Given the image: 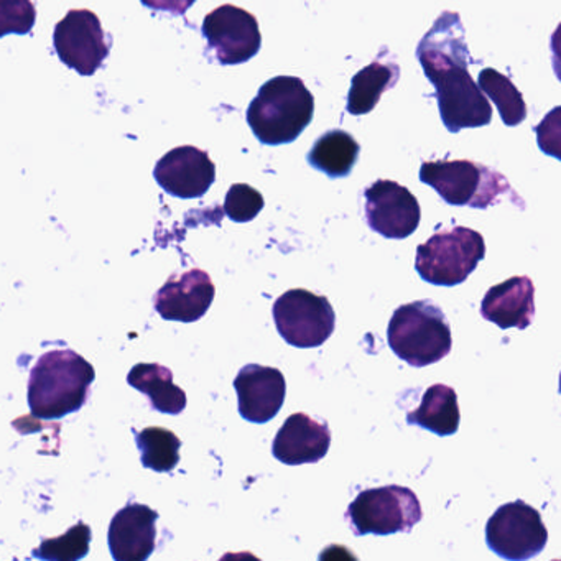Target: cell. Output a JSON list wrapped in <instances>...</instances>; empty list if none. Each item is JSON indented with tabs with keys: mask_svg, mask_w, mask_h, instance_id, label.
<instances>
[{
	"mask_svg": "<svg viewBox=\"0 0 561 561\" xmlns=\"http://www.w3.org/2000/svg\"><path fill=\"white\" fill-rule=\"evenodd\" d=\"M416 57L435 87L439 116L449 133L491 124V104L468 71L469 50L458 14L439 15L420 42Z\"/></svg>",
	"mask_w": 561,
	"mask_h": 561,
	"instance_id": "6da1fadb",
	"label": "cell"
},
{
	"mask_svg": "<svg viewBox=\"0 0 561 561\" xmlns=\"http://www.w3.org/2000/svg\"><path fill=\"white\" fill-rule=\"evenodd\" d=\"M94 367L71 350H57L38 357L28 377V405L32 415L60 420L87 403Z\"/></svg>",
	"mask_w": 561,
	"mask_h": 561,
	"instance_id": "7a4b0ae2",
	"label": "cell"
},
{
	"mask_svg": "<svg viewBox=\"0 0 561 561\" xmlns=\"http://www.w3.org/2000/svg\"><path fill=\"white\" fill-rule=\"evenodd\" d=\"M314 114V98L300 78L275 77L262 84L248 110V123L259 142L285 146L301 136Z\"/></svg>",
	"mask_w": 561,
	"mask_h": 561,
	"instance_id": "3957f363",
	"label": "cell"
},
{
	"mask_svg": "<svg viewBox=\"0 0 561 561\" xmlns=\"http://www.w3.org/2000/svg\"><path fill=\"white\" fill-rule=\"evenodd\" d=\"M390 350L412 367H425L448 356L451 328L442 308L432 301H412L397 308L387 328Z\"/></svg>",
	"mask_w": 561,
	"mask_h": 561,
	"instance_id": "277c9868",
	"label": "cell"
},
{
	"mask_svg": "<svg viewBox=\"0 0 561 561\" xmlns=\"http://www.w3.org/2000/svg\"><path fill=\"white\" fill-rule=\"evenodd\" d=\"M485 242L479 232L462 226L438 231L416 249L415 268L423 280L438 287L462 284L484 259Z\"/></svg>",
	"mask_w": 561,
	"mask_h": 561,
	"instance_id": "5b68a950",
	"label": "cell"
},
{
	"mask_svg": "<svg viewBox=\"0 0 561 561\" xmlns=\"http://www.w3.org/2000/svg\"><path fill=\"white\" fill-rule=\"evenodd\" d=\"M420 180L432 186L448 205L479 209L488 208L508 190L507 182L499 173L471 160L425 162L420 169Z\"/></svg>",
	"mask_w": 561,
	"mask_h": 561,
	"instance_id": "8992f818",
	"label": "cell"
},
{
	"mask_svg": "<svg viewBox=\"0 0 561 561\" xmlns=\"http://www.w3.org/2000/svg\"><path fill=\"white\" fill-rule=\"evenodd\" d=\"M422 515L412 489L383 485L360 492L347 507L346 517L356 535H393L412 530Z\"/></svg>",
	"mask_w": 561,
	"mask_h": 561,
	"instance_id": "52a82bcc",
	"label": "cell"
},
{
	"mask_svg": "<svg viewBox=\"0 0 561 561\" xmlns=\"http://www.w3.org/2000/svg\"><path fill=\"white\" fill-rule=\"evenodd\" d=\"M272 314L285 343L300 350L327 343L336 327V314L330 300L304 288L280 295Z\"/></svg>",
	"mask_w": 561,
	"mask_h": 561,
	"instance_id": "ba28073f",
	"label": "cell"
},
{
	"mask_svg": "<svg viewBox=\"0 0 561 561\" xmlns=\"http://www.w3.org/2000/svg\"><path fill=\"white\" fill-rule=\"evenodd\" d=\"M488 547L508 561H525L543 551L548 530L540 512L524 501L501 505L485 525Z\"/></svg>",
	"mask_w": 561,
	"mask_h": 561,
	"instance_id": "9c48e42d",
	"label": "cell"
},
{
	"mask_svg": "<svg viewBox=\"0 0 561 561\" xmlns=\"http://www.w3.org/2000/svg\"><path fill=\"white\" fill-rule=\"evenodd\" d=\"M54 45L60 60L81 77H93L111 48L100 19L87 9L70 11L64 21L58 22Z\"/></svg>",
	"mask_w": 561,
	"mask_h": 561,
	"instance_id": "30bf717a",
	"label": "cell"
},
{
	"mask_svg": "<svg viewBox=\"0 0 561 561\" xmlns=\"http://www.w3.org/2000/svg\"><path fill=\"white\" fill-rule=\"evenodd\" d=\"M203 35L226 67L252 60L262 47L257 19L236 5H221L209 12L203 22Z\"/></svg>",
	"mask_w": 561,
	"mask_h": 561,
	"instance_id": "8fae6325",
	"label": "cell"
},
{
	"mask_svg": "<svg viewBox=\"0 0 561 561\" xmlns=\"http://www.w3.org/2000/svg\"><path fill=\"white\" fill-rule=\"evenodd\" d=\"M367 225L387 239L410 238L422 219L419 199L392 180H379L364 192Z\"/></svg>",
	"mask_w": 561,
	"mask_h": 561,
	"instance_id": "7c38bea8",
	"label": "cell"
},
{
	"mask_svg": "<svg viewBox=\"0 0 561 561\" xmlns=\"http://www.w3.org/2000/svg\"><path fill=\"white\" fill-rule=\"evenodd\" d=\"M157 183L180 199L202 198L216 180V167L208 153L193 146L176 147L159 160L153 170Z\"/></svg>",
	"mask_w": 561,
	"mask_h": 561,
	"instance_id": "4fadbf2b",
	"label": "cell"
},
{
	"mask_svg": "<svg viewBox=\"0 0 561 561\" xmlns=\"http://www.w3.org/2000/svg\"><path fill=\"white\" fill-rule=\"evenodd\" d=\"M215 295L211 277L202 268H193L180 277H170L157 291L153 305L163 320L195 323L205 317Z\"/></svg>",
	"mask_w": 561,
	"mask_h": 561,
	"instance_id": "5bb4252c",
	"label": "cell"
},
{
	"mask_svg": "<svg viewBox=\"0 0 561 561\" xmlns=\"http://www.w3.org/2000/svg\"><path fill=\"white\" fill-rule=\"evenodd\" d=\"M238 392L239 413L251 423L271 422L287 396V382L284 374L275 367L249 364L239 370L234 380Z\"/></svg>",
	"mask_w": 561,
	"mask_h": 561,
	"instance_id": "9a60e30c",
	"label": "cell"
},
{
	"mask_svg": "<svg viewBox=\"0 0 561 561\" xmlns=\"http://www.w3.org/2000/svg\"><path fill=\"white\" fill-rule=\"evenodd\" d=\"M331 433L327 423L317 422L307 413H294L272 443V455L288 466L313 465L330 451Z\"/></svg>",
	"mask_w": 561,
	"mask_h": 561,
	"instance_id": "2e32d148",
	"label": "cell"
},
{
	"mask_svg": "<svg viewBox=\"0 0 561 561\" xmlns=\"http://www.w3.org/2000/svg\"><path fill=\"white\" fill-rule=\"evenodd\" d=\"M157 518L149 505L129 504L114 515L110 525L111 553L116 561H144L156 550Z\"/></svg>",
	"mask_w": 561,
	"mask_h": 561,
	"instance_id": "e0dca14e",
	"label": "cell"
},
{
	"mask_svg": "<svg viewBox=\"0 0 561 561\" xmlns=\"http://www.w3.org/2000/svg\"><path fill=\"white\" fill-rule=\"evenodd\" d=\"M481 314L501 330H527L535 314L534 282L528 277H512L489 288L482 298Z\"/></svg>",
	"mask_w": 561,
	"mask_h": 561,
	"instance_id": "ac0fdd59",
	"label": "cell"
},
{
	"mask_svg": "<svg viewBox=\"0 0 561 561\" xmlns=\"http://www.w3.org/2000/svg\"><path fill=\"white\" fill-rule=\"evenodd\" d=\"M461 422L458 396L445 383H435L426 389L419 409L407 415L409 425L420 426L438 436L455 435Z\"/></svg>",
	"mask_w": 561,
	"mask_h": 561,
	"instance_id": "d6986e66",
	"label": "cell"
},
{
	"mask_svg": "<svg viewBox=\"0 0 561 561\" xmlns=\"http://www.w3.org/2000/svg\"><path fill=\"white\" fill-rule=\"evenodd\" d=\"M127 382L146 393L157 412L180 415L186 409V393L173 383V374L160 364H137Z\"/></svg>",
	"mask_w": 561,
	"mask_h": 561,
	"instance_id": "ffe728a7",
	"label": "cell"
},
{
	"mask_svg": "<svg viewBox=\"0 0 561 561\" xmlns=\"http://www.w3.org/2000/svg\"><path fill=\"white\" fill-rule=\"evenodd\" d=\"M359 144L346 130L334 129L323 134L308 153V163L330 179L350 175L359 157Z\"/></svg>",
	"mask_w": 561,
	"mask_h": 561,
	"instance_id": "44dd1931",
	"label": "cell"
},
{
	"mask_svg": "<svg viewBox=\"0 0 561 561\" xmlns=\"http://www.w3.org/2000/svg\"><path fill=\"white\" fill-rule=\"evenodd\" d=\"M399 80L397 65H383L380 61L367 65L366 68L354 75L351 80V90L347 94V113L353 116H364L376 110L380 98L390 88L396 87Z\"/></svg>",
	"mask_w": 561,
	"mask_h": 561,
	"instance_id": "7402d4cb",
	"label": "cell"
},
{
	"mask_svg": "<svg viewBox=\"0 0 561 561\" xmlns=\"http://www.w3.org/2000/svg\"><path fill=\"white\" fill-rule=\"evenodd\" d=\"M478 87L497 107L505 126L515 127L527 117V106L520 91L511 80L492 68H485L479 73Z\"/></svg>",
	"mask_w": 561,
	"mask_h": 561,
	"instance_id": "603a6c76",
	"label": "cell"
},
{
	"mask_svg": "<svg viewBox=\"0 0 561 561\" xmlns=\"http://www.w3.org/2000/svg\"><path fill=\"white\" fill-rule=\"evenodd\" d=\"M140 459L147 469L170 472L179 466L182 442L175 433L162 426H149L136 436Z\"/></svg>",
	"mask_w": 561,
	"mask_h": 561,
	"instance_id": "cb8c5ba5",
	"label": "cell"
},
{
	"mask_svg": "<svg viewBox=\"0 0 561 561\" xmlns=\"http://www.w3.org/2000/svg\"><path fill=\"white\" fill-rule=\"evenodd\" d=\"M91 530L88 525L78 524L61 535L60 538H50L42 541L38 550L34 551L35 558L55 561H77L87 557L90 551Z\"/></svg>",
	"mask_w": 561,
	"mask_h": 561,
	"instance_id": "d4e9b609",
	"label": "cell"
},
{
	"mask_svg": "<svg viewBox=\"0 0 561 561\" xmlns=\"http://www.w3.org/2000/svg\"><path fill=\"white\" fill-rule=\"evenodd\" d=\"M264 196L245 183H236L226 195L225 211L234 222H249L264 209Z\"/></svg>",
	"mask_w": 561,
	"mask_h": 561,
	"instance_id": "484cf974",
	"label": "cell"
},
{
	"mask_svg": "<svg viewBox=\"0 0 561 561\" xmlns=\"http://www.w3.org/2000/svg\"><path fill=\"white\" fill-rule=\"evenodd\" d=\"M35 21L37 12L31 0H0V38L31 34Z\"/></svg>",
	"mask_w": 561,
	"mask_h": 561,
	"instance_id": "4316f807",
	"label": "cell"
},
{
	"mask_svg": "<svg viewBox=\"0 0 561 561\" xmlns=\"http://www.w3.org/2000/svg\"><path fill=\"white\" fill-rule=\"evenodd\" d=\"M146 8L157 12H169L172 15H183L196 0H140Z\"/></svg>",
	"mask_w": 561,
	"mask_h": 561,
	"instance_id": "83f0119b",
	"label": "cell"
}]
</instances>
